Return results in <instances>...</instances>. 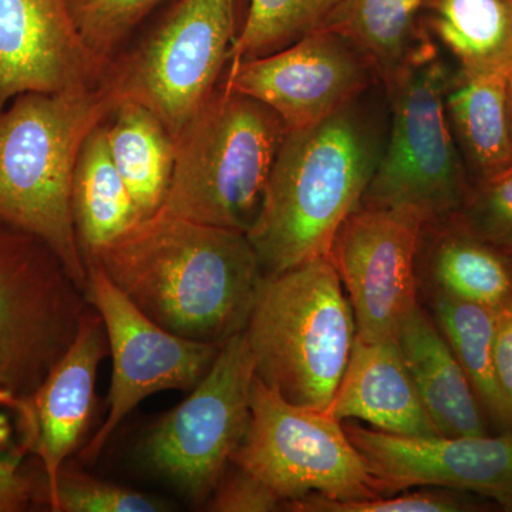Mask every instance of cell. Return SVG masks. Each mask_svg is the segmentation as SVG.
I'll return each mask as SVG.
<instances>
[{
    "mask_svg": "<svg viewBox=\"0 0 512 512\" xmlns=\"http://www.w3.org/2000/svg\"><path fill=\"white\" fill-rule=\"evenodd\" d=\"M458 212V227L500 252H512V164L480 180Z\"/></svg>",
    "mask_w": 512,
    "mask_h": 512,
    "instance_id": "30",
    "label": "cell"
},
{
    "mask_svg": "<svg viewBox=\"0 0 512 512\" xmlns=\"http://www.w3.org/2000/svg\"><path fill=\"white\" fill-rule=\"evenodd\" d=\"M426 0H340L320 28L348 39L387 76L410 52L421 28Z\"/></svg>",
    "mask_w": 512,
    "mask_h": 512,
    "instance_id": "23",
    "label": "cell"
},
{
    "mask_svg": "<svg viewBox=\"0 0 512 512\" xmlns=\"http://www.w3.org/2000/svg\"><path fill=\"white\" fill-rule=\"evenodd\" d=\"M231 464L264 481L284 505L306 495L339 501L380 495L342 421L288 402L258 377L252 387L247 434Z\"/></svg>",
    "mask_w": 512,
    "mask_h": 512,
    "instance_id": "9",
    "label": "cell"
},
{
    "mask_svg": "<svg viewBox=\"0 0 512 512\" xmlns=\"http://www.w3.org/2000/svg\"><path fill=\"white\" fill-rule=\"evenodd\" d=\"M56 512H157L167 505L157 498L107 483L73 470L64 464L57 478L55 494L49 503Z\"/></svg>",
    "mask_w": 512,
    "mask_h": 512,
    "instance_id": "29",
    "label": "cell"
},
{
    "mask_svg": "<svg viewBox=\"0 0 512 512\" xmlns=\"http://www.w3.org/2000/svg\"><path fill=\"white\" fill-rule=\"evenodd\" d=\"M375 73L348 39L319 28L271 55L228 66L221 86L261 101L292 131L355 103Z\"/></svg>",
    "mask_w": 512,
    "mask_h": 512,
    "instance_id": "13",
    "label": "cell"
},
{
    "mask_svg": "<svg viewBox=\"0 0 512 512\" xmlns=\"http://www.w3.org/2000/svg\"><path fill=\"white\" fill-rule=\"evenodd\" d=\"M84 264L86 298L103 320L113 360L109 413L80 453L83 463L93 464L131 410L158 392L194 389L222 345L180 338L161 328L110 281L93 258H84Z\"/></svg>",
    "mask_w": 512,
    "mask_h": 512,
    "instance_id": "11",
    "label": "cell"
},
{
    "mask_svg": "<svg viewBox=\"0 0 512 512\" xmlns=\"http://www.w3.org/2000/svg\"><path fill=\"white\" fill-rule=\"evenodd\" d=\"M508 104H510V117L512 127V76L508 77Z\"/></svg>",
    "mask_w": 512,
    "mask_h": 512,
    "instance_id": "34",
    "label": "cell"
},
{
    "mask_svg": "<svg viewBox=\"0 0 512 512\" xmlns=\"http://www.w3.org/2000/svg\"><path fill=\"white\" fill-rule=\"evenodd\" d=\"M379 495L365 500H330L306 495L285 503L284 510L295 512H460L473 510L474 504L461 491L430 487L413 493Z\"/></svg>",
    "mask_w": 512,
    "mask_h": 512,
    "instance_id": "31",
    "label": "cell"
},
{
    "mask_svg": "<svg viewBox=\"0 0 512 512\" xmlns=\"http://www.w3.org/2000/svg\"><path fill=\"white\" fill-rule=\"evenodd\" d=\"M72 212L83 256L107 247L143 221L111 157L106 120L84 138L77 156Z\"/></svg>",
    "mask_w": 512,
    "mask_h": 512,
    "instance_id": "20",
    "label": "cell"
},
{
    "mask_svg": "<svg viewBox=\"0 0 512 512\" xmlns=\"http://www.w3.org/2000/svg\"><path fill=\"white\" fill-rule=\"evenodd\" d=\"M335 419H356L370 429L406 437H439L404 362L397 339L357 338L328 410Z\"/></svg>",
    "mask_w": 512,
    "mask_h": 512,
    "instance_id": "17",
    "label": "cell"
},
{
    "mask_svg": "<svg viewBox=\"0 0 512 512\" xmlns=\"http://www.w3.org/2000/svg\"><path fill=\"white\" fill-rule=\"evenodd\" d=\"M353 106L286 131L247 232L264 276L329 256L343 222L362 207L380 151Z\"/></svg>",
    "mask_w": 512,
    "mask_h": 512,
    "instance_id": "2",
    "label": "cell"
},
{
    "mask_svg": "<svg viewBox=\"0 0 512 512\" xmlns=\"http://www.w3.org/2000/svg\"><path fill=\"white\" fill-rule=\"evenodd\" d=\"M225 471L207 501V510L215 512H272L284 510V500L264 481L244 468Z\"/></svg>",
    "mask_w": 512,
    "mask_h": 512,
    "instance_id": "32",
    "label": "cell"
},
{
    "mask_svg": "<svg viewBox=\"0 0 512 512\" xmlns=\"http://www.w3.org/2000/svg\"><path fill=\"white\" fill-rule=\"evenodd\" d=\"M286 131L264 103L220 84L175 138L173 180L156 215L247 234Z\"/></svg>",
    "mask_w": 512,
    "mask_h": 512,
    "instance_id": "5",
    "label": "cell"
},
{
    "mask_svg": "<svg viewBox=\"0 0 512 512\" xmlns=\"http://www.w3.org/2000/svg\"><path fill=\"white\" fill-rule=\"evenodd\" d=\"M380 495L437 487L491 498L512 510V433L500 437H406L348 424Z\"/></svg>",
    "mask_w": 512,
    "mask_h": 512,
    "instance_id": "14",
    "label": "cell"
},
{
    "mask_svg": "<svg viewBox=\"0 0 512 512\" xmlns=\"http://www.w3.org/2000/svg\"><path fill=\"white\" fill-rule=\"evenodd\" d=\"M446 111L457 146L480 180L512 164L508 79L503 76H451Z\"/></svg>",
    "mask_w": 512,
    "mask_h": 512,
    "instance_id": "22",
    "label": "cell"
},
{
    "mask_svg": "<svg viewBox=\"0 0 512 512\" xmlns=\"http://www.w3.org/2000/svg\"><path fill=\"white\" fill-rule=\"evenodd\" d=\"M89 308L47 242L0 220V387L30 399L72 346Z\"/></svg>",
    "mask_w": 512,
    "mask_h": 512,
    "instance_id": "8",
    "label": "cell"
},
{
    "mask_svg": "<svg viewBox=\"0 0 512 512\" xmlns=\"http://www.w3.org/2000/svg\"><path fill=\"white\" fill-rule=\"evenodd\" d=\"M119 97L99 87L25 93L0 110V220L42 238L86 293L87 269L72 212L74 167L84 138Z\"/></svg>",
    "mask_w": 512,
    "mask_h": 512,
    "instance_id": "3",
    "label": "cell"
},
{
    "mask_svg": "<svg viewBox=\"0 0 512 512\" xmlns=\"http://www.w3.org/2000/svg\"><path fill=\"white\" fill-rule=\"evenodd\" d=\"M437 49L421 28L402 63L383 77L392 126L362 202L419 212L427 224L456 215L471 191L446 111L453 74Z\"/></svg>",
    "mask_w": 512,
    "mask_h": 512,
    "instance_id": "6",
    "label": "cell"
},
{
    "mask_svg": "<svg viewBox=\"0 0 512 512\" xmlns=\"http://www.w3.org/2000/svg\"><path fill=\"white\" fill-rule=\"evenodd\" d=\"M109 353L103 320L90 305L72 346L29 399L36 427L35 454L45 476L47 503L55 494L60 470L87 429L97 369Z\"/></svg>",
    "mask_w": 512,
    "mask_h": 512,
    "instance_id": "16",
    "label": "cell"
},
{
    "mask_svg": "<svg viewBox=\"0 0 512 512\" xmlns=\"http://www.w3.org/2000/svg\"><path fill=\"white\" fill-rule=\"evenodd\" d=\"M84 258L161 328L214 345L247 328L264 278L244 232L164 215Z\"/></svg>",
    "mask_w": 512,
    "mask_h": 512,
    "instance_id": "1",
    "label": "cell"
},
{
    "mask_svg": "<svg viewBox=\"0 0 512 512\" xmlns=\"http://www.w3.org/2000/svg\"><path fill=\"white\" fill-rule=\"evenodd\" d=\"M426 225L407 208L360 207L343 222L329 256L352 306L357 338L396 339L419 308L416 259Z\"/></svg>",
    "mask_w": 512,
    "mask_h": 512,
    "instance_id": "12",
    "label": "cell"
},
{
    "mask_svg": "<svg viewBox=\"0 0 512 512\" xmlns=\"http://www.w3.org/2000/svg\"><path fill=\"white\" fill-rule=\"evenodd\" d=\"M396 339L424 407L441 436H483V417L473 386L429 316L417 308L403 323Z\"/></svg>",
    "mask_w": 512,
    "mask_h": 512,
    "instance_id": "18",
    "label": "cell"
},
{
    "mask_svg": "<svg viewBox=\"0 0 512 512\" xmlns=\"http://www.w3.org/2000/svg\"><path fill=\"white\" fill-rule=\"evenodd\" d=\"M340 0H249L231 63L271 55L319 29Z\"/></svg>",
    "mask_w": 512,
    "mask_h": 512,
    "instance_id": "26",
    "label": "cell"
},
{
    "mask_svg": "<svg viewBox=\"0 0 512 512\" xmlns=\"http://www.w3.org/2000/svg\"><path fill=\"white\" fill-rule=\"evenodd\" d=\"M436 312L444 338L466 372L474 393L495 420L512 426V412L495 372V309L440 292Z\"/></svg>",
    "mask_w": 512,
    "mask_h": 512,
    "instance_id": "25",
    "label": "cell"
},
{
    "mask_svg": "<svg viewBox=\"0 0 512 512\" xmlns=\"http://www.w3.org/2000/svg\"><path fill=\"white\" fill-rule=\"evenodd\" d=\"M165 0H70L72 15L86 45L113 60L134 32Z\"/></svg>",
    "mask_w": 512,
    "mask_h": 512,
    "instance_id": "28",
    "label": "cell"
},
{
    "mask_svg": "<svg viewBox=\"0 0 512 512\" xmlns=\"http://www.w3.org/2000/svg\"><path fill=\"white\" fill-rule=\"evenodd\" d=\"M111 63L84 42L70 0H0V110L20 94L99 87Z\"/></svg>",
    "mask_w": 512,
    "mask_h": 512,
    "instance_id": "15",
    "label": "cell"
},
{
    "mask_svg": "<svg viewBox=\"0 0 512 512\" xmlns=\"http://www.w3.org/2000/svg\"><path fill=\"white\" fill-rule=\"evenodd\" d=\"M36 427L29 399L0 387V512L29 510L37 493L26 458L35 456Z\"/></svg>",
    "mask_w": 512,
    "mask_h": 512,
    "instance_id": "27",
    "label": "cell"
},
{
    "mask_svg": "<svg viewBox=\"0 0 512 512\" xmlns=\"http://www.w3.org/2000/svg\"><path fill=\"white\" fill-rule=\"evenodd\" d=\"M423 28L464 76H512V0H426Z\"/></svg>",
    "mask_w": 512,
    "mask_h": 512,
    "instance_id": "19",
    "label": "cell"
},
{
    "mask_svg": "<svg viewBox=\"0 0 512 512\" xmlns=\"http://www.w3.org/2000/svg\"><path fill=\"white\" fill-rule=\"evenodd\" d=\"M241 26L238 0H177L133 49L114 57L107 83L177 138L220 87Z\"/></svg>",
    "mask_w": 512,
    "mask_h": 512,
    "instance_id": "7",
    "label": "cell"
},
{
    "mask_svg": "<svg viewBox=\"0 0 512 512\" xmlns=\"http://www.w3.org/2000/svg\"><path fill=\"white\" fill-rule=\"evenodd\" d=\"M431 274L441 292L497 309L512 298V276L500 251L463 228L441 229L430 251Z\"/></svg>",
    "mask_w": 512,
    "mask_h": 512,
    "instance_id": "24",
    "label": "cell"
},
{
    "mask_svg": "<svg viewBox=\"0 0 512 512\" xmlns=\"http://www.w3.org/2000/svg\"><path fill=\"white\" fill-rule=\"evenodd\" d=\"M106 126L114 164L141 220H148L161 210L170 190L175 138L153 111L136 101H120Z\"/></svg>",
    "mask_w": 512,
    "mask_h": 512,
    "instance_id": "21",
    "label": "cell"
},
{
    "mask_svg": "<svg viewBox=\"0 0 512 512\" xmlns=\"http://www.w3.org/2000/svg\"><path fill=\"white\" fill-rule=\"evenodd\" d=\"M255 359L245 333L222 343L190 396L148 433L143 453L160 476L191 500H210L251 421Z\"/></svg>",
    "mask_w": 512,
    "mask_h": 512,
    "instance_id": "10",
    "label": "cell"
},
{
    "mask_svg": "<svg viewBox=\"0 0 512 512\" xmlns=\"http://www.w3.org/2000/svg\"><path fill=\"white\" fill-rule=\"evenodd\" d=\"M495 372L512 412V298L495 309Z\"/></svg>",
    "mask_w": 512,
    "mask_h": 512,
    "instance_id": "33",
    "label": "cell"
},
{
    "mask_svg": "<svg viewBox=\"0 0 512 512\" xmlns=\"http://www.w3.org/2000/svg\"><path fill=\"white\" fill-rule=\"evenodd\" d=\"M244 333L258 379L288 402L328 412L357 336L330 256L264 276Z\"/></svg>",
    "mask_w": 512,
    "mask_h": 512,
    "instance_id": "4",
    "label": "cell"
}]
</instances>
